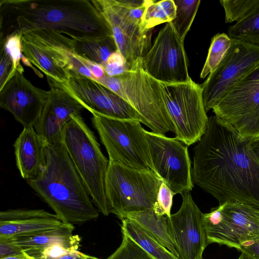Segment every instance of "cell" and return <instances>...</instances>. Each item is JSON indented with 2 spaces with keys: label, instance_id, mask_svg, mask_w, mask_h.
Instances as JSON below:
<instances>
[{
  "label": "cell",
  "instance_id": "1",
  "mask_svg": "<svg viewBox=\"0 0 259 259\" xmlns=\"http://www.w3.org/2000/svg\"><path fill=\"white\" fill-rule=\"evenodd\" d=\"M194 152L193 183L219 204L237 202L259 208V160L250 140L211 116Z\"/></svg>",
  "mask_w": 259,
  "mask_h": 259
},
{
  "label": "cell",
  "instance_id": "2",
  "mask_svg": "<svg viewBox=\"0 0 259 259\" xmlns=\"http://www.w3.org/2000/svg\"><path fill=\"white\" fill-rule=\"evenodd\" d=\"M39 29L71 38L112 35L109 24L91 1H1L0 38Z\"/></svg>",
  "mask_w": 259,
  "mask_h": 259
},
{
  "label": "cell",
  "instance_id": "3",
  "mask_svg": "<svg viewBox=\"0 0 259 259\" xmlns=\"http://www.w3.org/2000/svg\"><path fill=\"white\" fill-rule=\"evenodd\" d=\"M27 182L64 223L81 224L99 217L61 142L45 145V166L37 177Z\"/></svg>",
  "mask_w": 259,
  "mask_h": 259
},
{
  "label": "cell",
  "instance_id": "4",
  "mask_svg": "<svg viewBox=\"0 0 259 259\" xmlns=\"http://www.w3.org/2000/svg\"><path fill=\"white\" fill-rule=\"evenodd\" d=\"M142 60H138L120 75L111 77L105 74L96 81L127 101L139 113L140 122L152 132L164 134L170 131L175 134L163 84L144 70Z\"/></svg>",
  "mask_w": 259,
  "mask_h": 259
},
{
  "label": "cell",
  "instance_id": "5",
  "mask_svg": "<svg viewBox=\"0 0 259 259\" xmlns=\"http://www.w3.org/2000/svg\"><path fill=\"white\" fill-rule=\"evenodd\" d=\"M61 142L94 204L103 214L108 215L111 210L106 197L105 180L109 160L80 114L72 116L65 124Z\"/></svg>",
  "mask_w": 259,
  "mask_h": 259
},
{
  "label": "cell",
  "instance_id": "6",
  "mask_svg": "<svg viewBox=\"0 0 259 259\" xmlns=\"http://www.w3.org/2000/svg\"><path fill=\"white\" fill-rule=\"evenodd\" d=\"M161 181L151 171L109 160L105 188L111 213L118 218L124 213L153 209Z\"/></svg>",
  "mask_w": 259,
  "mask_h": 259
},
{
  "label": "cell",
  "instance_id": "7",
  "mask_svg": "<svg viewBox=\"0 0 259 259\" xmlns=\"http://www.w3.org/2000/svg\"><path fill=\"white\" fill-rule=\"evenodd\" d=\"M93 124L106 149L109 160L156 175L145 130L138 120L118 119L93 115Z\"/></svg>",
  "mask_w": 259,
  "mask_h": 259
},
{
  "label": "cell",
  "instance_id": "8",
  "mask_svg": "<svg viewBox=\"0 0 259 259\" xmlns=\"http://www.w3.org/2000/svg\"><path fill=\"white\" fill-rule=\"evenodd\" d=\"M22 52L47 78L66 82L77 61L73 40L50 29H35L22 35Z\"/></svg>",
  "mask_w": 259,
  "mask_h": 259
},
{
  "label": "cell",
  "instance_id": "9",
  "mask_svg": "<svg viewBox=\"0 0 259 259\" xmlns=\"http://www.w3.org/2000/svg\"><path fill=\"white\" fill-rule=\"evenodd\" d=\"M215 116L242 138L259 137V65L238 81L212 108Z\"/></svg>",
  "mask_w": 259,
  "mask_h": 259
},
{
  "label": "cell",
  "instance_id": "10",
  "mask_svg": "<svg viewBox=\"0 0 259 259\" xmlns=\"http://www.w3.org/2000/svg\"><path fill=\"white\" fill-rule=\"evenodd\" d=\"M207 245H225L238 250L245 242L259 238V208L228 201L203 214Z\"/></svg>",
  "mask_w": 259,
  "mask_h": 259
},
{
  "label": "cell",
  "instance_id": "11",
  "mask_svg": "<svg viewBox=\"0 0 259 259\" xmlns=\"http://www.w3.org/2000/svg\"><path fill=\"white\" fill-rule=\"evenodd\" d=\"M162 84L167 108L176 130L175 138L187 146L198 142L208 120L201 85L192 79L186 82Z\"/></svg>",
  "mask_w": 259,
  "mask_h": 259
},
{
  "label": "cell",
  "instance_id": "12",
  "mask_svg": "<svg viewBox=\"0 0 259 259\" xmlns=\"http://www.w3.org/2000/svg\"><path fill=\"white\" fill-rule=\"evenodd\" d=\"M156 176L174 194L190 192L194 187L188 147L176 138L145 130Z\"/></svg>",
  "mask_w": 259,
  "mask_h": 259
},
{
  "label": "cell",
  "instance_id": "13",
  "mask_svg": "<svg viewBox=\"0 0 259 259\" xmlns=\"http://www.w3.org/2000/svg\"><path fill=\"white\" fill-rule=\"evenodd\" d=\"M231 47L217 69L201 84L207 112L243 76L259 65V47L232 38Z\"/></svg>",
  "mask_w": 259,
  "mask_h": 259
},
{
  "label": "cell",
  "instance_id": "14",
  "mask_svg": "<svg viewBox=\"0 0 259 259\" xmlns=\"http://www.w3.org/2000/svg\"><path fill=\"white\" fill-rule=\"evenodd\" d=\"M109 24L118 50L124 57L127 69L142 59L151 47V30L133 19L123 0H92Z\"/></svg>",
  "mask_w": 259,
  "mask_h": 259
},
{
  "label": "cell",
  "instance_id": "15",
  "mask_svg": "<svg viewBox=\"0 0 259 259\" xmlns=\"http://www.w3.org/2000/svg\"><path fill=\"white\" fill-rule=\"evenodd\" d=\"M184 42L171 23H167L159 31L151 47L142 58L144 70L163 83L189 81L188 59Z\"/></svg>",
  "mask_w": 259,
  "mask_h": 259
},
{
  "label": "cell",
  "instance_id": "16",
  "mask_svg": "<svg viewBox=\"0 0 259 259\" xmlns=\"http://www.w3.org/2000/svg\"><path fill=\"white\" fill-rule=\"evenodd\" d=\"M52 80L93 115L140 122L139 113L127 101L93 79L71 74L64 83Z\"/></svg>",
  "mask_w": 259,
  "mask_h": 259
},
{
  "label": "cell",
  "instance_id": "17",
  "mask_svg": "<svg viewBox=\"0 0 259 259\" xmlns=\"http://www.w3.org/2000/svg\"><path fill=\"white\" fill-rule=\"evenodd\" d=\"M181 195L180 208L170 217H166L169 235L179 259H203L202 254L207 245L203 213L194 201L190 192Z\"/></svg>",
  "mask_w": 259,
  "mask_h": 259
},
{
  "label": "cell",
  "instance_id": "18",
  "mask_svg": "<svg viewBox=\"0 0 259 259\" xmlns=\"http://www.w3.org/2000/svg\"><path fill=\"white\" fill-rule=\"evenodd\" d=\"M50 96L17 71L0 90V106L24 127H34Z\"/></svg>",
  "mask_w": 259,
  "mask_h": 259
},
{
  "label": "cell",
  "instance_id": "19",
  "mask_svg": "<svg viewBox=\"0 0 259 259\" xmlns=\"http://www.w3.org/2000/svg\"><path fill=\"white\" fill-rule=\"evenodd\" d=\"M50 96L34 128L45 145L61 142V134L72 116L80 114L84 108L75 98L47 79Z\"/></svg>",
  "mask_w": 259,
  "mask_h": 259
},
{
  "label": "cell",
  "instance_id": "20",
  "mask_svg": "<svg viewBox=\"0 0 259 259\" xmlns=\"http://www.w3.org/2000/svg\"><path fill=\"white\" fill-rule=\"evenodd\" d=\"M63 223L56 214L44 209H10L0 212V237L55 229Z\"/></svg>",
  "mask_w": 259,
  "mask_h": 259
},
{
  "label": "cell",
  "instance_id": "21",
  "mask_svg": "<svg viewBox=\"0 0 259 259\" xmlns=\"http://www.w3.org/2000/svg\"><path fill=\"white\" fill-rule=\"evenodd\" d=\"M45 144L34 127H24L14 144L17 168L26 181L37 177L45 163Z\"/></svg>",
  "mask_w": 259,
  "mask_h": 259
},
{
  "label": "cell",
  "instance_id": "22",
  "mask_svg": "<svg viewBox=\"0 0 259 259\" xmlns=\"http://www.w3.org/2000/svg\"><path fill=\"white\" fill-rule=\"evenodd\" d=\"M74 230L73 225L63 223L55 229L12 236L24 252L38 259L45 249L56 244L77 250L80 239L73 235Z\"/></svg>",
  "mask_w": 259,
  "mask_h": 259
},
{
  "label": "cell",
  "instance_id": "23",
  "mask_svg": "<svg viewBox=\"0 0 259 259\" xmlns=\"http://www.w3.org/2000/svg\"><path fill=\"white\" fill-rule=\"evenodd\" d=\"M121 220L128 219L135 222L162 246L178 257V253L169 235L166 215L158 214L154 209L121 214Z\"/></svg>",
  "mask_w": 259,
  "mask_h": 259
},
{
  "label": "cell",
  "instance_id": "24",
  "mask_svg": "<svg viewBox=\"0 0 259 259\" xmlns=\"http://www.w3.org/2000/svg\"><path fill=\"white\" fill-rule=\"evenodd\" d=\"M72 38L74 51L77 55L102 66L118 50L112 35Z\"/></svg>",
  "mask_w": 259,
  "mask_h": 259
},
{
  "label": "cell",
  "instance_id": "25",
  "mask_svg": "<svg viewBox=\"0 0 259 259\" xmlns=\"http://www.w3.org/2000/svg\"><path fill=\"white\" fill-rule=\"evenodd\" d=\"M121 221L122 233L133 240L154 259H179L134 221L123 219Z\"/></svg>",
  "mask_w": 259,
  "mask_h": 259
},
{
  "label": "cell",
  "instance_id": "26",
  "mask_svg": "<svg viewBox=\"0 0 259 259\" xmlns=\"http://www.w3.org/2000/svg\"><path fill=\"white\" fill-rule=\"evenodd\" d=\"M176 7L173 0H147L142 18V26L151 30L155 26L172 21L176 16Z\"/></svg>",
  "mask_w": 259,
  "mask_h": 259
},
{
  "label": "cell",
  "instance_id": "27",
  "mask_svg": "<svg viewBox=\"0 0 259 259\" xmlns=\"http://www.w3.org/2000/svg\"><path fill=\"white\" fill-rule=\"evenodd\" d=\"M176 16L171 21L174 29L184 41L200 4V0H175Z\"/></svg>",
  "mask_w": 259,
  "mask_h": 259
},
{
  "label": "cell",
  "instance_id": "28",
  "mask_svg": "<svg viewBox=\"0 0 259 259\" xmlns=\"http://www.w3.org/2000/svg\"><path fill=\"white\" fill-rule=\"evenodd\" d=\"M232 42V38L224 33H218L212 37L200 78H205L217 69L231 47Z\"/></svg>",
  "mask_w": 259,
  "mask_h": 259
},
{
  "label": "cell",
  "instance_id": "29",
  "mask_svg": "<svg viewBox=\"0 0 259 259\" xmlns=\"http://www.w3.org/2000/svg\"><path fill=\"white\" fill-rule=\"evenodd\" d=\"M228 35L231 38L243 40L259 47V8L247 19L230 26Z\"/></svg>",
  "mask_w": 259,
  "mask_h": 259
},
{
  "label": "cell",
  "instance_id": "30",
  "mask_svg": "<svg viewBox=\"0 0 259 259\" xmlns=\"http://www.w3.org/2000/svg\"><path fill=\"white\" fill-rule=\"evenodd\" d=\"M225 22L239 23L252 15L259 8V0H222Z\"/></svg>",
  "mask_w": 259,
  "mask_h": 259
},
{
  "label": "cell",
  "instance_id": "31",
  "mask_svg": "<svg viewBox=\"0 0 259 259\" xmlns=\"http://www.w3.org/2000/svg\"><path fill=\"white\" fill-rule=\"evenodd\" d=\"M119 247L107 259H154L133 240L122 233Z\"/></svg>",
  "mask_w": 259,
  "mask_h": 259
},
{
  "label": "cell",
  "instance_id": "32",
  "mask_svg": "<svg viewBox=\"0 0 259 259\" xmlns=\"http://www.w3.org/2000/svg\"><path fill=\"white\" fill-rule=\"evenodd\" d=\"M21 37V34L16 33L6 37L0 38V46H3L5 48L11 57L13 63V70L10 78L17 71L21 73L24 72V69L20 63L23 55Z\"/></svg>",
  "mask_w": 259,
  "mask_h": 259
},
{
  "label": "cell",
  "instance_id": "33",
  "mask_svg": "<svg viewBox=\"0 0 259 259\" xmlns=\"http://www.w3.org/2000/svg\"><path fill=\"white\" fill-rule=\"evenodd\" d=\"M174 195L171 190L165 183L161 181L157 195L156 202L153 208L155 211L159 215L170 217Z\"/></svg>",
  "mask_w": 259,
  "mask_h": 259
},
{
  "label": "cell",
  "instance_id": "34",
  "mask_svg": "<svg viewBox=\"0 0 259 259\" xmlns=\"http://www.w3.org/2000/svg\"><path fill=\"white\" fill-rule=\"evenodd\" d=\"M103 67L106 74L111 77L120 75L127 70L125 60L118 50L111 55Z\"/></svg>",
  "mask_w": 259,
  "mask_h": 259
},
{
  "label": "cell",
  "instance_id": "35",
  "mask_svg": "<svg viewBox=\"0 0 259 259\" xmlns=\"http://www.w3.org/2000/svg\"><path fill=\"white\" fill-rule=\"evenodd\" d=\"M0 90L11 76L13 63L11 57L3 46H0Z\"/></svg>",
  "mask_w": 259,
  "mask_h": 259
},
{
  "label": "cell",
  "instance_id": "36",
  "mask_svg": "<svg viewBox=\"0 0 259 259\" xmlns=\"http://www.w3.org/2000/svg\"><path fill=\"white\" fill-rule=\"evenodd\" d=\"M24 251L12 236L0 237V258L22 254Z\"/></svg>",
  "mask_w": 259,
  "mask_h": 259
},
{
  "label": "cell",
  "instance_id": "37",
  "mask_svg": "<svg viewBox=\"0 0 259 259\" xmlns=\"http://www.w3.org/2000/svg\"><path fill=\"white\" fill-rule=\"evenodd\" d=\"M77 251L61 244H56L45 249L38 259H55Z\"/></svg>",
  "mask_w": 259,
  "mask_h": 259
},
{
  "label": "cell",
  "instance_id": "38",
  "mask_svg": "<svg viewBox=\"0 0 259 259\" xmlns=\"http://www.w3.org/2000/svg\"><path fill=\"white\" fill-rule=\"evenodd\" d=\"M238 250L247 253L255 259H259V238L244 243Z\"/></svg>",
  "mask_w": 259,
  "mask_h": 259
},
{
  "label": "cell",
  "instance_id": "39",
  "mask_svg": "<svg viewBox=\"0 0 259 259\" xmlns=\"http://www.w3.org/2000/svg\"><path fill=\"white\" fill-rule=\"evenodd\" d=\"M89 256L90 255L77 250L55 259H88Z\"/></svg>",
  "mask_w": 259,
  "mask_h": 259
},
{
  "label": "cell",
  "instance_id": "40",
  "mask_svg": "<svg viewBox=\"0 0 259 259\" xmlns=\"http://www.w3.org/2000/svg\"><path fill=\"white\" fill-rule=\"evenodd\" d=\"M251 149L259 160V137L250 141Z\"/></svg>",
  "mask_w": 259,
  "mask_h": 259
},
{
  "label": "cell",
  "instance_id": "41",
  "mask_svg": "<svg viewBox=\"0 0 259 259\" xmlns=\"http://www.w3.org/2000/svg\"><path fill=\"white\" fill-rule=\"evenodd\" d=\"M0 259H36L24 252L23 253L14 256H10L1 258Z\"/></svg>",
  "mask_w": 259,
  "mask_h": 259
},
{
  "label": "cell",
  "instance_id": "42",
  "mask_svg": "<svg viewBox=\"0 0 259 259\" xmlns=\"http://www.w3.org/2000/svg\"><path fill=\"white\" fill-rule=\"evenodd\" d=\"M238 259H255L251 255L248 254L244 252H241V254L239 257Z\"/></svg>",
  "mask_w": 259,
  "mask_h": 259
},
{
  "label": "cell",
  "instance_id": "43",
  "mask_svg": "<svg viewBox=\"0 0 259 259\" xmlns=\"http://www.w3.org/2000/svg\"><path fill=\"white\" fill-rule=\"evenodd\" d=\"M88 259H99L98 258H97L96 257H94V256H89V257L88 258Z\"/></svg>",
  "mask_w": 259,
  "mask_h": 259
}]
</instances>
